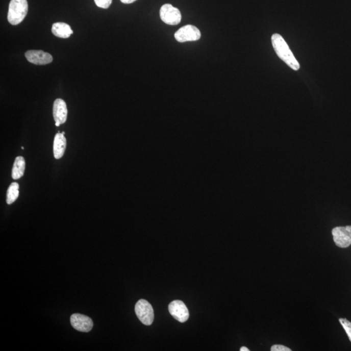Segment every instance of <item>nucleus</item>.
<instances>
[{"mask_svg": "<svg viewBox=\"0 0 351 351\" xmlns=\"http://www.w3.org/2000/svg\"><path fill=\"white\" fill-rule=\"evenodd\" d=\"M66 146V140L64 135L58 133L54 137V158L59 160L63 157Z\"/></svg>", "mask_w": 351, "mask_h": 351, "instance_id": "9b49d317", "label": "nucleus"}, {"mask_svg": "<svg viewBox=\"0 0 351 351\" xmlns=\"http://www.w3.org/2000/svg\"><path fill=\"white\" fill-rule=\"evenodd\" d=\"M56 127H59V126H60V124H59V122H56Z\"/></svg>", "mask_w": 351, "mask_h": 351, "instance_id": "aec40b11", "label": "nucleus"}, {"mask_svg": "<svg viewBox=\"0 0 351 351\" xmlns=\"http://www.w3.org/2000/svg\"><path fill=\"white\" fill-rule=\"evenodd\" d=\"M28 12L27 0H11L8 19L11 24L16 26L22 22Z\"/></svg>", "mask_w": 351, "mask_h": 351, "instance_id": "f03ea898", "label": "nucleus"}, {"mask_svg": "<svg viewBox=\"0 0 351 351\" xmlns=\"http://www.w3.org/2000/svg\"><path fill=\"white\" fill-rule=\"evenodd\" d=\"M339 321H340L343 328L345 330L351 342V322L345 318H340L339 319Z\"/></svg>", "mask_w": 351, "mask_h": 351, "instance_id": "2eb2a0df", "label": "nucleus"}, {"mask_svg": "<svg viewBox=\"0 0 351 351\" xmlns=\"http://www.w3.org/2000/svg\"><path fill=\"white\" fill-rule=\"evenodd\" d=\"M26 162L22 156H18L15 159L14 163L13 170H12V178L14 180L20 179L24 174Z\"/></svg>", "mask_w": 351, "mask_h": 351, "instance_id": "ddd939ff", "label": "nucleus"}, {"mask_svg": "<svg viewBox=\"0 0 351 351\" xmlns=\"http://www.w3.org/2000/svg\"><path fill=\"white\" fill-rule=\"evenodd\" d=\"M174 37L180 42L196 41L200 39L201 33L195 26L187 25L178 30Z\"/></svg>", "mask_w": 351, "mask_h": 351, "instance_id": "423d86ee", "label": "nucleus"}, {"mask_svg": "<svg viewBox=\"0 0 351 351\" xmlns=\"http://www.w3.org/2000/svg\"><path fill=\"white\" fill-rule=\"evenodd\" d=\"M271 351H291V348L282 345H274L271 348Z\"/></svg>", "mask_w": 351, "mask_h": 351, "instance_id": "f3484780", "label": "nucleus"}, {"mask_svg": "<svg viewBox=\"0 0 351 351\" xmlns=\"http://www.w3.org/2000/svg\"><path fill=\"white\" fill-rule=\"evenodd\" d=\"M67 107L65 102L61 98L56 99L54 103L53 115L56 122L64 124L67 118Z\"/></svg>", "mask_w": 351, "mask_h": 351, "instance_id": "9d476101", "label": "nucleus"}, {"mask_svg": "<svg viewBox=\"0 0 351 351\" xmlns=\"http://www.w3.org/2000/svg\"><path fill=\"white\" fill-rule=\"evenodd\" d=\"M271 40L272 46L279 58L294 70L299 69V63L295 59L284 38L281 35L275 33L272 35Z\"/></svg>", "mask_w": 351, "mask_h": 351, "instance_id": "f257e3e1", "label": "nucleus"}, {"mask_svg": "<svg viewBox=\"0 0 351 351\" xmlns=\"http://www.w3.org/2000/svg\"><path fill=\"white\" fill-rule=\"evenodd\" d=\"M168 311L175 319L180 322H185L189 317V310L181 300H174L168 305Z\"/></svg>", "mask_w": 351, "mask_h": 351, "instance_id": "0eeeda50", "label": "nucleus"}, {"mask_svg": "<svg viewBox=\"0 0 351 351\" xmlns=\"http://www.w3.org/2000/svg\"><path fill=\"white\" fill-rule=\"evenodd\" d=\"M160 17L161 20L168 25H178L182 20V15L179 9L169 4L163 5L161 7Z\"/></svg>", "mask_w": 351, "mask_h": 351, "instance_id": "20e7f679", "label": "nucleus"}, {"mask_svg": "<svg viewBox=\"0 0 351 351\" xmlns=\"http://www.w3.org/2000/svg\"><path fill=\"white\" fill-rule=\"evenodd\" d=\"M94 2L98 8L108 9L112 3V0H94Z\"/></svg>", "mask_w": 351, "mask_h": 351, "instance_id": "dca6fc26", "label": "nucleus"}, {"mask_svg": "<svg viewBox=\"0 0 351 351\" xmlns=\"http://www.w3.org/2000/svg\"><path fill=\"white\" fill-rule=\"evenodd\" d=\"M135 312L142 323L149 326L153 324L154 313L153 307L148 301L141 299L136 303Z\"/></svg>", "mask_w": 351, "mask_h": 351, "instance_id": "7ed1b4c3", "label": "nucleus"}, {"mask_svg": "<svg viewBox=\"0 0 351 351\" xmlns=\"http://www.w3.org/2000/svg\"><path fill=\"white\" fill-rule=\"evenodd\" d=\"M19 195V185L16 182H13L9 186L7 192V203L11 205L15 203Z\"/></svg>", "mask_w": 351, "mask_h": 351, "instance_id": "4468645a", "label": "nucleus"}, {"mask_svg": "<svg viewBox=\"0 0 351 351\" xmlns=\"http://www.w3.org/2000/svg\"><path fill=\"white\" fill-rule=\"evenodd\" d=\"M334 243L340 248H347L351 245V226L338 227L332 231Z\"/></svg>", "mask_w": 351, "mask_h": 351, "instance_id": "39448f33", "label": "nucleus"}, {"mask_svg": "<svg viewBox=\"0 0 351 351\" xmlns=\"http://www.w3.org/2000/svg\"><path fill=\"white\" fill-rule=\"evenodd\" d=\"M61 134H62L63 135H65V132H63L62 133H61Z\"/></svg>", "mask_w": 351, "mask_h": 351, "instance_id": "412c9836", "label": "nucleus"}, {"mask_svg": "<svg viewBox=\"0 0 351 351\" xmlns=\"http://www.w3.org/2000/svg\"><path fill=\"white\" fill-rule=\"evenodd\" d=\"M250 350L248 349L247 347H242L240 348V351H249Z\"/></svg>", "mask_w": 351, "mask_h": 351, "instance_id": "6ab92c4d", "label": "nucleus"}, {"mask_svg": "<svg viewBox=\"0 0 351 351\" xmlns=\"http://www.w3.org/2000/svg\"><path fill=\"white\" fill-rule=\"evenodd\" d=\"M52 32L56 37L67 39L73 34V31L70 26L63 22L54 23L52 26Z\"/></svg>", "mask_w": 351, "mask_h": 351, "instance_id": "f8f14e48", "label": "nucleus"}, {"mask_svg": "<svg viewBox=\"0 0 351 351\" xmlns=\"http://www.w3.org/2000/svg\"><path fill=\"white\" fill-rule=\"evenodd\" d=\"M25 56L29 62L37 65H45L51 63L53 58L51 54L42 51H29Z\"/></svg>", "mask_w": 351, "mask_h": 351, "instance_id": "1a4fd4ad", "label": "nucleus"}, {"mask_svg": "<svg viewBox=\"0 0 351 351\" xmlns=\"http://www.w3.org/2000/svg\"><path fill=\"white\" fill-rule=\"evenodd\" d=\"M70 322L73 329L82 333H89L93 327L92 320L83 314H72L70 317Z\"/></svg>", "mask_w": 351, "mask_h": 351, "instance_id": "6e6552de", "label": "nucleus"}, {"mask_svg": "<svg viewBox=\"0 0 351 351\" xmlns=\"http://www.w3.org/2000/svg\"><path fill=\"white\" fill-rule=\"evenodd\" d=\"M137 1V0H120V2L123 4H130L134 3V2Z\"/></svg>", "mask_w": 351, "mask_h": 351, "instance_id": "a211bd4d", "label": "nucleus"}, {"mask_svg": "<svg viewBox=\"0 0 351 351\" xmlns=\"http://www.w3.org/2000/svg\"><path fill=\"white\" fill-rule=\"evenodd\" d=\"M22 150H23V149H24V147H23V146H22Z\"/></svg>", "mask_w": 351, "mask_h": 351, "instance_id": "4be33fe9", "label": "nucleus"}]
</instances>
